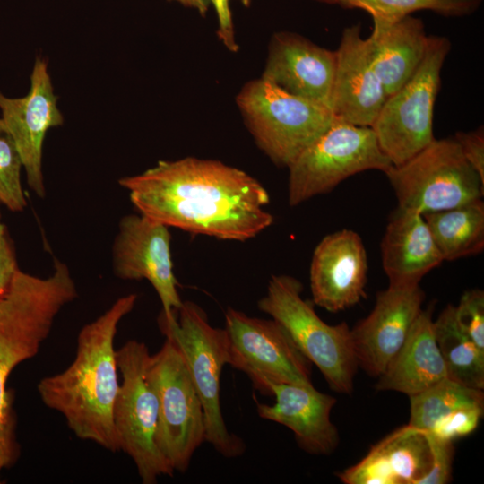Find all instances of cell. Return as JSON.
I'll list each match as a JSON object with an SVG mask.
<instances>
[{
  "label": "cell",
  "instance_id": "obj_26",
  "mask_svg": "<svg viewBox=\"0 0 484 484\" xmlns=\"http://www.w3.org/2000/svg\"><path fill=\"white\" fill-rule=\"evenodd\" d=\"M409 425L428 432L440 419L466 406H483V390L463 385L448 377L409 396Z\"/></svg>",
  "mask_w": 484,
  "mask_h": 484
},
{
  "label": "cell",
  "instance_id": "obj_3",
  "mask_svg": "<svg viewBox=\"0 0 484 484\" xmlns=\"http://www.w3.org/2000/svg\"><path fill=\"white\" fill-rule=\"evenodd\" d=\"M77 295L68 266L56 259L48 277L18 269L0 298V474L13 466L19 455L11 395L6 388L9 376L20 363L39 352L59 312Z\"/></svg>",
  "mask_w": 484,
  "mask_h": 484
},
{
  "label": "cell",
  "instance_id": "obj_19",
  "mask_svg": "<svg viewBox=\"0 0 484 484\" xmlns=\"http://www.w3.org/2000/svg\"><path fill=\"white\" fill-rule=\"evenodd\" d=\"M273 404L256 402L260 418L290 428L305 452L326 455L339 445V434L331 420L336 399L317 391L313 385L276 384L272 385Z\"/></svg>",
  "mask_w": 484,
  "mask_h": 484
},
{
  "label": "cell",
  "instance_id": "obj_21",
  "mask_svg": "<svg viewBox=\"0 0 484 484\" xmlns=\"http://www.w3.org/2000/svg\"><path fill=\"white\" fill-rule=\"evenodd\" d=\"M380 252L390 285L419 284L444 261L423 215L399 206L389 218Z\"/></svg>",
  "mask_w": 484,
  "mask_h": 484
},
{
  "label": "cell",
  "instance_id": "obj_33",
  "mask_svg": "<svg viewBox=\"0 0 484 484\" xmlns=\"http://www.w3.org/2000/svg\"><path fill=\"white\" fill-rule=\"evenodd\" d=\"M218 19V37L230 51L236 52L238 45L236 41L229 0H210Z\"/></svg>",
  "mask_w": 484,
  "mask_h": 484
},
{
  "label": "cell",
  "instance_id": "obj_18",
  "mask_svg": "<svg viewBox=\"0 0 484 484\" xmlns=\"http://www.w3.org/2000/svg\"><path fill=\"white\" fill-rule=\"evenodd\" d=\"M334 70L335 51L299 34L281 31L272 38L262 78L330 108Z\"/></svg>",
  "mask_w": 484,
  "mask_h": 484
},
{
  "label": "cell",
  "instance_id": "obj_1",
  "mask_svg": "<svg viewBox=\"0 0 484 484\" xmlns=\"http://www.w3.org/2000/svg\"><path fill=\"white\" fill-rule=\"evenodd\" d=\"M118 183L129 192L140 213L169 228L245 241L273 222L264 209L270 202L264 186L219 160L194 157L160 160Z\"/></svg>",
  "mask_w": 484,
  "mask_h": 484
},
{
  "label": "cell",
  "instance_id": "obj_4",
  "mask_svg": "<svg viewBox=\"0 0 484 484\" xmlns=\"http://www.w3.org/2000/svg\"><path fill=\"white\" fill-rule=\"evenodd\" d=\"M159 325L166 339L171 341L182 354L201 400L205 442L226 458L242 455L246 444L241 437L229 431L220 406V376L224 366L229 364L225 329L212 326L206 313L192 301L183 302L171 318L160 314Z\"/></svg>",
  "mask_w": 484,
  "mask_h": 484
},
{
  "label": "cell",
  "instance_id": "obj_15",
  "mask_svg": "<svg viewBox=\"0 0 484 484\" xmlns=\"http://www.w3.org/2000/svg\"><path fill=\"white\" fill-rule=\"evenodd\" d=\"M424 298L419 284H389L377 293L372 311L350 329L358 367L372 376L385 371L406 341Z\"/></svg>",
  "mask_w": 484,
  "mask_h": 484
},
{
  "label": "cell",
  "instance_id": "obj_29",
  "mask_svg": "<svg viewBox=\"0 0 484 484\" xmlns=\"http://www.w3.org/2000/svg\"><path fill=\"white\" fill-rule=\"evenodd\" d=\"M456 322L462 331L484 352V292L471 290L454 306Z\"/></svg>",
  "mask_w": 484,
  "mask_h": 484
},
{
  "label": "cell",
  "instance_id": "obj_17",
  "mask_svg": "<svg viewBox=\"0 0 484 484\" xmlns=\"http://www.w3.org/2000/svg\"><path fill=\"white\" fill-rule=\"evenodd\" d=\"M386 98L360 24L345 28L335 51L332 112L350 124L371 127Z\"/></svg>",
  "mask_w": 484,
  "mask_h": 484
},
{
  "label": "cell",
  "instance_id": "obj_9",
  "mask_svg": "<svg viewBox=\"0 0 484 484\" xmlns=\"http://www.w3.org/2000/svg\"><path fill=\"white\" fill-rule=\"evenodd\" d=\"M150 356L146 344L135 340L116 350L122 380L113 410L115 429L119 451L133 460L143 484L175 473L156 444L158 400L146 374Z\"/></svg>",
  "mask_w": 484,
  "mask_h": 484
},
{
  "label": "cell",
  "instance_id": "obj_6",
  "mask_svg": "<svg viewBox=\"0 0 484 484\" xmlns=\"http://www.w3.org/2000/svg\"><path fill=\"white\" fill-rule=\"evenodd\" d=\"M236 101L257 145L283 167L322 135L335 117L329 107L291 94L262 77L245 84Z\"/></svg>",
  "mask_w": 484,
  "mask_h": 484
},
{
  "label": "cell",
  "instance_id": "obj_36",
  "mask_svg": "<svg viewBox=\"0 0 484 484\" xmlns=\"http://www.w3.org/2000/svg\"><path fill=\"white\" fill-rule=\"evenodd\" d=\"M321 3L329 4H339V0H315Z\"/></svg>",
  "mask_w": 484,
  "mask_h": 484
},
{
  "label": "cell",
  "instance_id": "obj_38",
  "mask_svg": "<svg viewBox=\"0 0 484 484\" xmlns=\"http://www.w3.org/2000/svg\"><path fill=\"white\" fill-rule=\"evenodd\" d=\"M245 6H249L250 0H239Z\"/></svg>",
  "mask_w": 484,
  "mask_h": 484
},
{
  "label": "cell",
  "instance_id": "obj_35",
  "mask_svg": "<svg viewBox=\"0 0 484 484\" xmlns=\"http://www.w3.org/2000/svg\"><path fill=\"white\" fill-rule=\"evenodd\" d=\"M177 2L182 5L195 9L202 15H205L210 9V0H168Z\"/></svg>",
  "mask_w": 484,
  "mask_h": 484
},
{
  "label": "cell",
  "instance_id": "obj_28",
  "mask_svg": "<svg viewBox=\"0 0 484 484\" xmlns=\"http://www.w3.org/2000/svg\"><path fill=\"white\" fill-rule=\"evenodd\" d=\"M23 165L15 142L0 117V203L13 212L27 205L22 186Z\"/></svg>",
  "mask_w": 484,
  "mask_h": 484
},
{
  "label": "cell",
  "instance_id": "obj_24",
  "mask_svg": "<svg viewBox=\"0 0 484 484\" xmlns=\"http://www.w3.org/2000/svg\"><path fill=\"white\" fill-rule=\"evenodd\" d=\"M444 261L480 254L484 249V203L423 213Z\"/></svg>",
  "mask_w": 484,
  "mask_h": 484
},
{
  "label": "cell",
  "instance_id": "obj_11",
  "mask_svg": "<svg viewBox=\"0 0 484 484\" xmlns=\"http://www.w3.org/2000/svg\"><path fill=\"white\" fill-rule=\"evenodd\" d=\"M146 374L158 400L156 444L172 470L184 473L205 442L201 400L182 354L168 339L151 354Z\"/></svg>",
  "mask_w": 484,
  "mask_h": 484
},
{
  "label": "cell",
  "instance_id": "obj_25",
  "mask_svg": "<svg viewBox=\"0 0 484 484\" xmlns=\"http://www.w3.org/2000/svg\"><path fill=\"white\" fill-rule=\"evenodd\" d=\"M434 333L447 377L463 385L483 390L484 352L458 325L454 306L448 305L434 321Z\"/></svg>",
  "mask_w": 484,
  "mask_h": 484
},
{
  "label": "cell",
  "instance_id": "obj_14",
  "mask_svg": "<svg viewBox=\"0 0 484 484\" xmlns=\"http://www.w3.org/2000/svg\"><path fill=\"white\" fill-rule=\"evenodd\" d=\"M30 80L23 97L10 98L0 91V111L20 152L28 186L44 197L43 143L49 129L63 125L64 117L46 60L36 58Z\"/></svg>",
  "mask_w": 484,
  "mask_h": 484
},
{
  "label": "cell",
  "instance_id": "obj_16",
  "mask_svg": "<svg viewBox=\"0 0 484 484\" xmlns=\"http://www.w3.org/2000/svg\"><path fill=\"white\" fill-rule=\"evenodd\" d=\"M367 256L360 236L343 229L325 236L314 250L310 264L313 302L339 312L366 298Z\"/></svg>",
  "mask_w": 484,
  "mask_h": 484
},
{
  "label": "cell",
  "instance_id": "obj_27",
  "mask_svg": "<svg viewBox=\"0 0 484 484\" xmlns=\"http://www.w3.org/2000/svg\"><path fill=\"white\" fill-rule=\"evenodd\" d=\"M483 0H339L344 8H358L370 14L373 26L386 25L419 11H431L445 17L475 13Z\"/></svg>",
  "mask_w": 484,
  "mask_h": 484
},
{
  "label": "cell",
  "instance_id": "obj_20",
  "mask_svg": "<svg viewBox=\"0 0 484 484\" xmlns=\"http://www.w3.org/2000/svg\"><path fill=\"white\" fill-rule=\"evenodd\" d=\"M432 462L428 433L409 424L371 447L358 463L337 473L345 484H418Z\"/></svg>",
  "mask_w": 484,
  "mask_h": 484
},
{
  "label": "cell",
  "instance_id": "obj_5",
  "mask_svg": "<svg viewBox=\"0 0 484 484\" xmlns=\"http://www.w3.org/2000/svg\"><path fill=\"white\" fill-rule=\"evenodd\" d=\"M302 283L289 275H273L258 308L288 332L297 347L315 365L332 390L350 394L358 363L350 329L345 322L330 325L315 313L301 294Z\"/></svg>",
  "mask_w": 484,
  "mask_h": 484
},
{
  "label": "cell",
  "instance_id": "obj_37",
  "mask_svg": "<svg viewBox=\"0 0 484 484\" xmlns=\"http://www.w3.org/2000/svg\"><path fill=\"white\" fill-rule=\"evenodd\" d=\"M6 232H5V228H4V225L2 223L1 221V219H0V238L4 235Z\"/></svg>",
  "mask_w": 484,
  "mask_h": 484
},
{
  "label": "cell",
  "instance_id": "obj_34",
  "mask_svg": "<svg viewBox=\"0 0 484 484\" xmlns=\"http://www.w3.org/2000/svg\"><path fill=\"white\" fill-rule=\"evenodd\" d=\"M18 269L13 245L5 233L0 238V298L9 289Z\"/></svg>",
  "mask_w": 484,
  "mask_h": 484
},
{
  "label": "cell",
  "instance_id": "obj_30",
  "mask_svg": "<svg viewBox=\"0 0 484 484\" xmlns=\"http://www.w3.org/2000/svg\"><path fill=\"white\" fill-rule=\"evenodd\" d=\"M483 406H466L455 410L435 423L428 433L448 441L473 432L483 415Z\"/></svg>",
  "mask_w": 484,
  "mask_h": 484
},
{
  "label": "cell",
  "instance_id": "obj_12",
  "mask_svg": "<svg viewBox=\"0 0 484 484\" xmlns=\"http://www.w3.org/2000/svg\"><path fill=\"white\" fill-rule=\"evenodd\" d=\"M229 365L245 373L261 394L272 385H311V365L284 327L274 319L252 317L228 308L225 314Z\"/></svg>",
  "mask_w": 484,
  "mask_h": 484
},
{
  "label": "cell",
  "instance_id": "obj_22",
  "mask_svg": "<svg viewBox=\"0 0 484 484\" xmlns=\"http://www.w3.org/2000/svg\"><path fill=\"white\" fill-rule=\"evenodd\" d=\"M432 309H421L403 345L378 376L377 390L411 396L447 377L434 333Z\"/></svg>",
  "mask_w": 484,
  "mask_h": 484
},
{
  "label": "cell",
  "instance_id": "obj_23",
  "mask_svg": "<svg viewBox=\"0 0 484 484\" xmlns=\"http://www.w3.org/2000/svg\"><path fill=\"white\" fill-rule=\"evenodd\" d=\"M428 39L424 22L412 15L373 26L366 40L386 97L401 88L417 70L426 54Z\"/></svg>",
  "mask_w": 484,
  "mask_h": 484
},
{
  "label": "cell",
  "instance_id": "obj_31",
  "mask_svg": "<svg viewBox=\"0 0 484 484\" xmlns=\"http://www.w3.org/2000/svg\"><path fill=\"white\" fill-rule=\"evenodd\" d=\"M428 437L432 454L431 466L418 484L448 483L452 480L454 454L453 441L440 439L430 433H428Z\"/></svg>",
  "mask_w": 484,
  "mask_h": 484
},
{
  "label": "cell",
  "instance_id": "obj_32",
  "mask_svg": "<svg viewBox=\"0 0 484 484\" xmlns=\"http://www.w3.org/2000/svg\"><path fill=\"white\" fill-rule=\"evenodd\" d=\"M463 157L484 182V130L480 126L474 131L457 132L454 137Z\"/></svg>",
  "mask_w": 484,
  "mask_h": 484
},
{
  "label": "cell",
  "instance_id": "obj_8",
  "mask_svg": "<svg viewBox=\"0 0 484 484\" xmlns=\"http://www.w3.org/2000/svg\"><path fill=\"white\" fill-rule=\"evenodd\" d=\"M398 206L421 214L482 199L484 182L453 138L435 139L416 155L384 172Z\"/></svg>",
  "mask_w": 484,
  "mask_h": 484
},
{
  "label": "cell",
  "instance_id": "obj_7",
  "mask_svg": "<svg viewBox=\"0 0 484 484\" xmlns=\"http://www.w3.org/2000/svg\"><path fill=\"white\" fill-rule=\"evenodd\" d=\"M451 49L449 39L429 36L426 54L414 73L388 96L371 125L380 149L393 165H400L435 140L434 106L441 70Z\"/></svg>",
  "mask_w": 484,
  "mask_h": 484
},
{
  "label": "cell",
  "instance_id": "obj_2",
  "mask_svg": "<svg viewBox=\"0 0 484 484\" xmlns=\"http://www.w3.org/2000/svg\"><path fill=\"white\" fill-rule=\"evenodd\" d=\"M136 294L117 298L77 338L76 355L64 371L42 378L38 392L42 402L65 419L80 439L119 451L113 410L119 390L115 336L122 318L136 302Z\"/></svg>",
  "mask_w": 484,
  "mask_h": 484
},
{
  "label": "cell",
  "instance_id": "obj_13",
  "mask_svg": "<svg viewBox=\"0 0 484 484\" xmlns=\"http://www.w3.org/2000/svg\"><path fill=\"white\" fill-rule=\"evenodd\" d=\"M169 227L142 213L124 216L112 250L115 274L123 280H147L162 304L161 315H176L183 301L173 272Z\"/></svg>",
  "mask_w": 484,
  "mask_h": 484
},
{
  "label": "cell",
  "instance_id": "obj_10",
  "mask_svg": "<svg viewBox=\"0 0 484 484\" xmlns=\"http://www.w3.org/2000/svg\"><path fill=\"white\" fill-rule=\"evenodd\" d=\"M370 126L334 117L328 129L289 167L288 201L296 206L332 191L366 170L385 172L392 166Z\"/></svg>",
  "mask_w": 484,
  "mask_h": 484
}]
</instances>
